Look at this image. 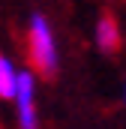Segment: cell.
Wrapping results in <instances>:
<instances>
[{
  "mask_svg": "<svg viewBox=\"0 0 126 129\" xmlns=\"http://www.w3.org/2000/svg\"><path fill=\"white\" fill-rule=\"evenodd\" d=\"M27 60L36 75H54L60 66V48L51 21L42 12H33L27 21Z\"/></svg>",
  "mask_w": 126,
  "mask_h": 129,
  "instance_id": "obj_1",
  "label": "cell"
},
{
  "mask_svg": "<svg viewBox=\"0 0 126 129\" xmlns=\"http://www.w3.org/2000/svg\"><path fill=\"white\" fill-rule=\"evenodd\" d=\"M15 123L18 129H39V108H36V72L21 69L18 93H15Z\"/></svg>",
  "mask_w": 126,
  "mask_h": 129,
  "instance_id": "obj_2",
  "label": "cell"
},
{
  "mask_svg": "<svg viewBox=\"0 0 126 129\" xmlns=\"http://www.w3.org/2000/svg\"><path fill=\"white\" fill-rule=\"evenodd\" d=\"M93 42L102 54H114L123 42V33H120V24L111 18V15H102L93 27Z\"/></svg>",
  "mask_w": 126,
  "mask_h": 129,
  "instance_id": "obj_3",
  "label": "cell"
},
{
  "mask_svg": "<svg viewBox=\"0 0 126 129\" xmlns=\"http://www.w3.org/2000/svg\"><path fill=\"white\" fill-rule=\"evenodd\" d=\"M18 81H21V69L12 63V57L0 54V102H15Z\"/></svg>",
  "mask_w": 126,
  "mask_h": 129,
  "instance_id": "obj_4",
  "label": "cell"
},
{
  "mask_svg": "<svg viewBox=\"0 0 126 129\" xmlns=\"http://www.w3.org/2000/svg\"><path fill=\"white\" fill-rule=\"evenodd\" d=\"M123 105H126V84H123Z\"/></svg>",
  "mask_w": 126,
  "mask_h": 129,
  "instance_id": "obj_5",
  "label": "cell"
}]
</instances>
